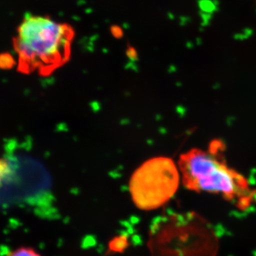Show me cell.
<instances>
[{
	"instance_id": "cell-1",
	"label": "cell",
	"mask_w": 256,
	"mask_h": 256,
	"mask_svg": "<svg viewBox=\"0 0 256 256\" xmlns=\"http://www.w3.org/2000/svg\"><path fill=\"white\" fill-rule=\"evenodd\" d=\"M74 28L48 16L28 14L18 26L13 43L18 56V70L48 76L68 63L72 54Z\"/></svg>"
},
{
	"instance_id": "cell-2",
	"label": "cell",
	"mask_w": 256,
	"mask_h": 256,
	"mask_svg": "<svg viewBox=\"0 0 256 256\" xmlns=\"http://www.w3.org/2000/svg\"><path fill=\"white\" fill-rule=\"evenodd\" d=\"M222 151V144L214 142L208 150L194 148L182 154L178 166L183 184L191 191L220 195L240 210H246L256 200V190L227 164Z\"/></svg>"
},
{
	"instance_id": "cell-3",
	"label": "cell",
	"mask_w": 256,
	"mask_h": 256,
	"mask_svg": "<svg viewBox=\"0 0 256 256\" xmlns=\"http://www.w3.org/2000/svg\"><path fill=\"white\" fill-rule=\"evenodd\" d=\"M156 238L160 256H215L218 249L214 229L194 212L162 218Z\"/></svg>"
},
{
	"instance_id": "cell-4",
	"label": "cell",
	"mask_w": 256,
	"mask_h": 256,
	"mask_svg": "<svg viewBox=\"0 0 256 256\" xmlns=\"http://www.w3.org/2000/svg\"><path fill=\"white\" fill-rule=\"evenodd\" d=\"M180 170L166 156L146 160L131 176L130 194L139 210H156L174 196L180 185Z\"/></svg>"
},
{
	"instance_id": "cell-5",
	"label": "cell",
	"mask_w": 256,
	"mask_h": 256,
	"mask_svg": "<svg viewBox=\"0 0 256 256\" xmlns=\"http://www.w3.org/2000/svg\"><path fill=\"white\" fill-rule=\"evenodd\" d=\"M128 242L126 236H119L110 240L109 244V250L114 252H120L126 250Z\"/></svg>"
},
{
	"instance_id": "cell-6",
	"label": "cell",
	"mask_w": 256,
	"mask_h": 256,
	"mask_svg": "<svg viewBox=\"0 0 256 256\" xmlns=\"http://www.w3.org/2000/svg\"><path fill=\"white\" fill-rule=\"evenodd\" d=\"M9 256H42L36 250L28 247H22L12 252Z\"/></svg>"
},
{
	"instance_id": "cell-7",
	"label": "cell",
	"mask_w": 256,
	"mask_h": 256,
	"mask_svg": "<svg viewBox=\"0 0 256 256\" xmlns=\"http://www.w3.org/2000/svg\"><path fill=\"white\" fill-rule=\"evenodd\" d=\"M10 172L11 169H10L9 163L6 162V160L0 159V186L6 176H9Z\"/></svg>"
}]
</instances>
